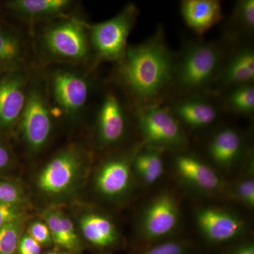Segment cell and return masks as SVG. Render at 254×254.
Returning <instances> with one entry per match:
<instances>
[{
	"mask_svg": "<svg viewBox=\"0 0 254 254\" xmlns=\"http://www.w3.org/2000/svg\"><path fill=\"white\" fill-rule=\"evenodd\" d=\"M177 55L167 43L163 26L143 43L127 47L117 79L133 110L161 104L173 86Z\"/></svg>",
	"mask_w": 254,
	"mask_h": 254,
	"instance_id": "6da1fadb",
	"label": "cell"
},
{
	"mask_svg": "<svg viewBox=\"0 0 254 254\" xmlns=\"http://www.w3.org/2000/svg\"><path fill=\"white\" fill-rule=\"evenodd\" d=\"M227 55L223 42H189L177 55L171 91L177 97L208 93Z\"/></svg>",
	"mask_w": 254,
	"mask_h": 254,
	"instance_id": "7a4b0ae2",
	"label": "cell"
},
{
	"mask_svg": "<svg viewBox=\"0 0 254 254\" xmlns=\"http://www.w3.org/2000/svg\"><path fill=\"white\" fill-rule=\"evenodd\" d=\"M40 43L43 55L55 63L81 64L93 57L88 23L71 15L52 21Z\"/></svg>",
	"mask_w": 254,
	"mask_h": 254,
	"instance_id": "3957f363",
	"label": "cell"
},
{
	"mask_svg": "<svg viewBox=\"0 0 254 254\" xmlns=\"http://www.w3.org/2000/svg\"><path fill=\"white\" fill-rule=\"evenodd\" d=\"M138 14L139 9L136 5L128 4L114 17L103 22L88 24L92 54L95 63L121 61Z\"/></svg>",
	"mask_w": 254,
	"mask_h": 254,
	"instance_id": "277c9868",
	"label": "cell"
},
{
	"mask_svg": "<svg viewBox=\"0 0 254 254\" xmlns=\"http://www.w3.org/2000/svg\"><path fill=\"white\" fill-rule=\"evenodd\" d=\"M54 117L47 88L37 81L28 83L26 103L16 127L28 151L39 153L48 144Z\"/></svg>",
	"mask_w": 254,
	"mask_h": 254,
	"instance_id": "5b68a950",
	"label": "cell"
},
{
	"mask_svg": "<svg viewBox=\"0 0 254 254\" xmlns=\"http://www.w3.org/2000/svg\"><path fill=\"white\" fill-rule=\"evenodd\" d=\"M133 111L137 127L148 146L160 150H182L186 147L183 127L168 108L156 104Z\"/></svg>",
	"mask_w": 254,
	"mask_h": 254,
	"instance_id": "8992f818",
	"label": "cell"
},
{
	"mask_svg": "<svg viewBox=\"0 0 254 254\" xmlns=\"http://www.w3.org/2000/svg\"><path fill=\"white\" fill-rule=\"evenodd\" d=\"M89 80L78 71L58 69L50 76V99L55 105V116L75 117L86 108L90 94Z\"/></svg>",
	"mask_w": 254,
	"mask_h": 254,
	"instance_id": "52a82bcc",
	"label": "cell"
},
{
	"mask_svg": "<svg viewBox=\"0 0 254 254\" xmlns=\"http://www.w3.org/2000/svg\"><path fill=\"white\" fill-rule=\"evenodd\" d=\"M81 163V150L78 148L70 145L64 148L41 170L38 178L40 190L53 195L67 191L77 177Z\"/></svg>",
	"mask_w": 254,
	"mask_h": 254,
	"instance_id": "ba28073f",
	"label": "cell"
},
{
	"mask_svg": "<svg viewBox=\"0 0 254 254\" xmlns=\"http://www.w3.org/2000/svg\"><path fill=\"white\" fill-rule=\"evenodd\" d=\"M28 85L24 70L0 75V136L16 128L22 114Z\"/></svg>",
	"mask_w": 254,
	"mask_h": 254,
	"instance_id": "9c48e42d",
	"label": "cell"
},
{
	"mask_svg": "<svg viewBox=\"0 0 254 254\" xmlns=\"http://www.w3.org/2000/svg\"><path fill=\"white\" fill-rule=\"evenodd\" d=\"M168 108L182 127L193 129L213 125L220 113V107L205 93L177 97Z\"/></svg>",
	"mask_w": 254,
	"mask_h": 254,
	"instance_id": "30bf717a",
	"label": "cell"
},
{
	"mask_svg": "<svg viewBox=\"0 0 254 254\" xmlns=\"http://www.w3.org/2000/svg\"><path fill=\"white\" fill-rule=\"evenodd\" d=\"M227 55L214 82L215 91H227L235 87L254 83L253 47L244 46Z\"/></svg>",
	"mask_w": 254,
	"mask_h": 254,
	"instance_id": "8fae6325",
	"label": "cell"
},
{
	"mask_svg": "<svg viewBox=\"0 0 254 254\" xmlns=\"http://www.w3.org/2000/svg\"><path fill=\"white\" fill-rule=\"evenodd\" d=\"M126 108L116 93L109 91L103 97L98 109L97 130L103 146L115 144L123 139L127 128Z\"/></svg>",
	"mask_w": 254,
	"mask_h": 254,
	"instance_id": "7c38bea8",
	"label": "cell"
},
{
	"mask_svg": "<svg viewBox=\"0 0 254 254\" xmlns=\"http://www.w3.org/2000/svg\"><path fill=\"white\" fill-rule=\"evenodd\" d=\"M179 210L173 195H159L145 208L141 230L148 239L161 238L173 231L178 223Z\"/></svg>",
	"mask_w": 254,
	"mask_h": 254,
	"instance_id": "4fadbf2b",
	"label": "cell"
},
{
	"mask_svg": "<svg viewBox=\"0 0 254 254\" xmlns=\"http://www.w3.org/2000/svg\"><path fill=\"white\" fill-rule=\"evenodd\" d=\"M73 4L70 0H10L5 1L4 8L17 18L37 23L70 16Z\"/></svg>",
	"mask_w": 254,
	"mask_h": 254,
	"instance_id": "5bb4252c",
	"label": "cell"
},
{
	"mask_svg": "<svg viewBox=\"0 0 254 254\" xmlns=\"http://www.w3.org/2000/svg\"><path fill=\"white\" fill-rule=\"evenodd\" d=\"M195 218L203 236L216 243L235 238L245 228V223L239 217L220 208L200 209Z\"/></svg>",
	"mask_w": 254,
	"mask_h": 254,
	"instance_id": "9a60e30c",
	"label": "cell"
},
{
	"mask_svg": "<svg viewBox=\"0 0 254 254\" xmlns=\"http://www.w3.org/2000/svg\"><path fill=\"white\" fill-rule=\"evenodd\" d=\"M184 21L191 31L202 36L224 18L222 4L218 0H184L180 4Z\"/></svg>",
	"mask_w": 254,
	"mask_h": 254,
	"instance_id": "2e32d148",
	"label": "cell"
},
{
	"mask_svg": "<svg viewBox=\"0 0 254 254\" xmlns=\"http://www.w3.org/2000/svg\"><path fill=\"white\" fill-rule=\"evenodd\" d=\"M131 181L128 160L122 157L107 160L98 172L95 180L97 190L105 196L115 198L128 190Z\"/></svg>",
	"mask_w": 254,
	"mask_h": 254,
	"instance_id": "e0dca14e",
	"label": "cell"
},
{
	"mask_svg": "<svg viewBox=\"0 0 254 254\" xmlns=\"http://www.w3.org/2000/svg\"><path fill=\"white\" fill-rule=\"evenodd\" d=\"M175 166L182 179L198 190L213 191L220 187V178L215 172L195 155H177Z\"/></svg>",
	"mask_w": 254,
	"mask_h": 254,
	"instance_id": "ac0fdd59",
	"label": "cell"
},
{
	"mask_svg": "<svg viewBox=\"0 0 254 254\" xmlns=\"http://www.w3.org/2000/svg\"><path fill=\"white\" fill-rule=\"evenodd\" d=\"M26 55L22 35L0 21V75L23 70Z\"/></svg>",
	"mask_w": 254,
	"mask_h": 254,
	"instance_id": "d6986e66",
	"label": "cell"
},
{
	"mask_svg": "<svg viewBox=\"0 0 254 254\" xmlns=\"http://www.w3.org/2000/svg\"><path fill=\"white\" fill-rule=\"evenodd\" d=\"M243 141L240 132L225 127L217 131L208 143L209 155L214 163L222 168H229L240 158Z\"/></svg>",
	"mask_w": 254,
	"mask_h": 254,
	"instance_id": "ffe728a7",
	"label": "cell"
},
{
	"mask_svg": "<svg viewBox=\"0 0 254 254\" xmlns=\"http://www.w3.org/2000/svg\"><path fill=\"white\" fill-rule=\"evenodd\" d=\"M82 233L88 242L98 247H108L118 237L116 228L109 219L98 214L88 213L80 220Z\"/></svg>",
	"mask_w": 254,
	"mask_h": 254,
	"instance_id": "44dd1931",
	"label": "cell"
},
{
	"mask_svg": "<svg viewBox=\"0 0 254 254\" xmlns=\"http://www.w3.org/2000/svg\"><path fill=\"white\" fill-rule=\"evenodd\" d=\"M133 167L145 184L155 183L163 174L161 150L148 146L141 150L135 156Z\"/></svg>",
	"mask_w": 254,
	"mask_h": 254,
	"instance_id": "7402d4cb",
	"label": "cell"
},
{
	"mask_svg": "<svg viewBox=\"0 0 254 254\" xmlns=\"http://www.w3.org/2000/svg\"><path fill=\"white\" fill-rule=\"evenodd\" d=\"M228 26V38L231 40L252 36L254 31V1H237Z\"/></svg>",
	"mask_w": 254,
	"mask_h": 254,
	"instance_id": "603a6c76",
	"label": "cell"
},
{
	"mask_svg": "<svg viewBox=\"0 0 254 254\" xmlns=\"http://www.w3.org/2000/svg\"><path fill=\"white\" fill-rule=\"evenodd\" d=\"M223 106L237 115H252L254 112V83L242 85L227 91Z\"/></svg>",
	"mask_w": 254,
	"mask_h": 254,
	"instance_id": "cb8c5ba5",
	"label": "cell"
},
{
	"mask_svg": "<svg viewBox=\"0 0 254 254\" xmlns=\"http://www.w3.org/2000/svg\"><path fill=\"white\" fill-rule=\"evenodd\" d=\"M22 229V220H16L0 229V254H16Z\"/></svg>",
	"mask_w": 254,
	"mask_h": 254,
	"instance_id": "d4e9b609",
	"label": "cell"
},
{
	"mask_svg": "<svg viewBox=\"0 0 254 254\" xmlns=\"http://www.w3.org/2000/svg\"><path fill=\"white\" fill-rule=\"evenodd\" d=\"M43 218L55 243L64 248L70 250L69 242L63 221V212L57 210H47L43 212Z\"/></svg>",
	"mask_w": 254,
	"mask_h": 254,
	"instance_id": "484cf974",
	"label": "cell"
},
{
	"mask_svg": "<svg viewBox=\"0 0 254 254\" xmlns=\"http://www.w3.org/2000/svg\"><path fill=\"white\" fill-rule=\"evenodd\" d=\"M23 190L14 182L0 180V203L22 205Z\"/></svg>",
	"mask_w": 254,
	"mask_h": 254,
	"instance_id": "4316f807",
	"label": "cell"
},
{
	"mask_svg": "<svg viewBox=\"0 0 254 254\" xmlns=\"http://www.w3.org/2000/svg\"><path fill=\"white\" fill-rule=\"evenodd\" d=\"M22 205L0 203V229L23 218Z\"/></svg>",
	"mask_w": 254,
	"mask_h": 254,
	"instance_id": "83f0119b",
	"label": "cell"
},
{
	"mask_svg": "<svg viewBox=\"0 0 254 254\" xmlns=\"http://www.w3.org/2000/svg\"><path fill=\"white\" fill-rule=\"evenodd\" d=\"M239 200L250 207L254 205V182L253 179L242 180L237 185L235 190Z\"/></svg>",
	"mask_w": 254,
	"mask_h": 254,
	"instance_id": "f1b7e54d",
	"label": "cell"
},
{
	"mask_svg": "<svg viewBox=\"0 0 254 254\" xmlns=\"http://www.w3.org/2000/svg\"><path fill=\"white\" fill-rule=\"evenodd\" d=\"M29 235L40 245H49L53 240L46 224L39 221L32 222L29 227Z\"/></svg>",
	"mask_w": 254,
	"mask_h": 254,
	"instance_id": "f546056e",
	"label": "cell"
},
{
	"mask_svg": "<svg viewBox=\"0 0 254 254\" xmlns=\"http://www.w3.org/2000/svg\"><path fill=\"white\" fill-rule=\"evenodd\" d=\"M144 254H187V248L180 243L167 242L150 249Z\"/></svg>",
	"mask_w": 254,
	"mask_h": 254,
	"instance_id": "4dcf8cb0",
	"label": "cell"
},
{
	"mask_svg": "<svg viewBox=\"0 0 254 254\" xmlns=\"http://www.w3.org/2000/svg\"><path fill=\"white\" fill-rule=\"evenodd\" d=\"M17 251L19 254H40L41 247L34 239L26 235L20 239Z\"/></svg>",
	"mask_w": 254,
	"mask_h": 254,
	"instance_id": "1f68e13d",
	"label": "cell"
},
{
	"mask_svg": "<svg viewBox=\"0 0 254 254\" xmlns=\"http://www.w3.org/2000/svg\"><path fill=\"white\" fill-rule=\"evenodd\" d=\"M0 136V173L11 166L13 162V153L9 145Z\"/></svg>",
	"mask_w": 254,
	"mask_h": 254,
	"instance_id": "d6a6232c",
	"label": "cell"
},
{
	"mask_svg": "<svg viewBox=\"0 0 254 254\" xmlns=\"http://www.w3.org/2000/svg\"><path fill=\"white\" fill-rule=\"evenodd\" d=\"M231 254H254V247L253 244L249 243L241 245L234 250Z\"/></svg>",
	"mask_w": 254,
	"mask_h": 254,
	"instance_id": "836d02e7",
	"label": "cell"
},
{
	"mask_svg": "<svg viewBox=\"0 0 254 254\" xmlns=\"http://www.w3.org/2000/svg\"><path fill=\"white\" fill-rule=\"evenodd\" d=\"M48 254H57V253H50Z\"/></svg>",
	"mask_w": 254,
	"mask_h": 254,
	"instance_id": "e575fe53",
	"label": "cell"
}]
</instances>
